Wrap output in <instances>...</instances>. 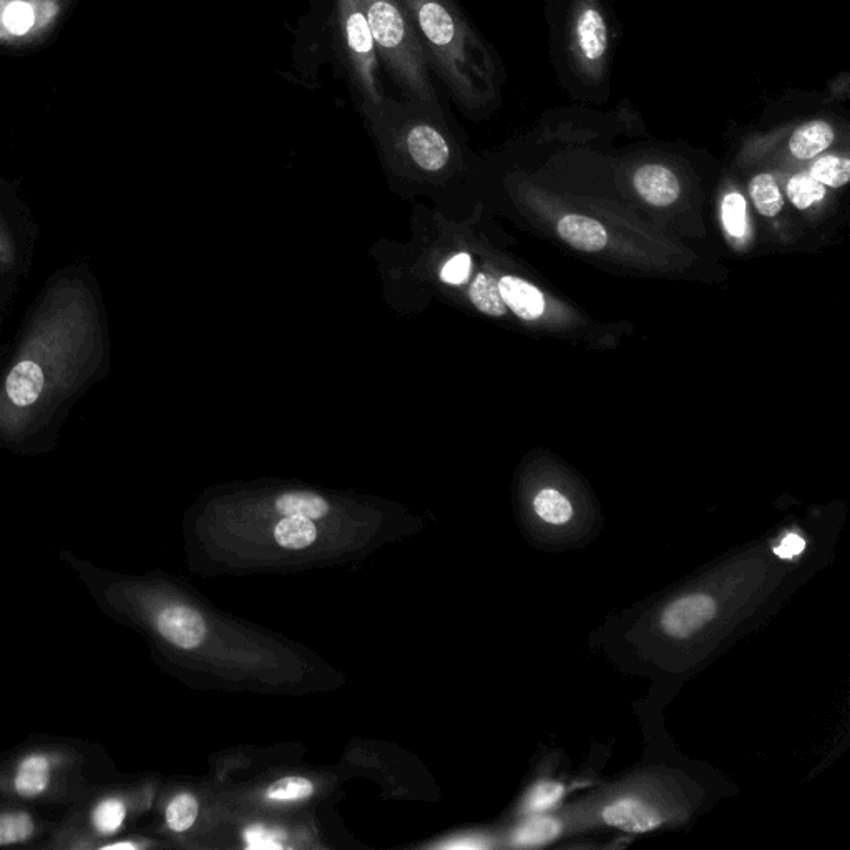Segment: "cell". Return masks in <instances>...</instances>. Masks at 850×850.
<instances>
[{
	"instance_id": "32",
	"label": "cell",
	"mask_w": 850,
	"mask_h": 850,
	"mask_svg": "<svg viewBox=\"0 0 850 850\" xmlns=\"http://www.w3.org/2000/svg\"><path fill=\"white\" fill-rule=\"evenodd\" d=\"M246 841H248L250 847H255V849H279L281 847V844L276 841V837L263 827H253L246 832Z\"/></svg>"
},
{
	"instance_id": "3",
	"label": "cell",
	"mask_w": 850,
	"mask_h": 850,
	"mask_svg": "<svg viewBox=\"0 0 850 850\" xmlns=\"http://www.w3.org/2000/svg\"><path fill=\"white\" fill-rule=\"evenodd\" d=\"M331 34L344 74L361 98L364 112L381 107L386 100L381 64L359 0H333Z\"/></svg>"
},
{
	"instance_id": "13",
	"label": "cell",
	"mask_w": 850,
	"mask_h": 850,
	"mask_svg": "<svg viewBox=\"0 0 850 850\" xmlns=\"http://www.w3.org/2000/svg\"><path fill=\"white\" fill-rule=\"evenodd\" d=\"M577 39L588 60L603 57L608 47V30L603 15L595 9L583 10L577 19Z\"/></svg>"
},
{
	"instance_id": "11",
	"label": "cell",
	"mask_w": 850,
	"mask_h": 850,
	"mask_svg": "<svg viewBox=\"0 0 850 850\" xmlns=\"http://www.w3.org/2000/svg\"><path fill=\"white\" fill-rule=\"evenodd\" d=\"M834 142V128L822 120L806 123L789 138V150L799 160H811L826 152Z\"/></svg>"
},
{
	"instance_id": "25",
	"label": "cell",
	"mask_w": 850,
	"mask_h": 850,
	"mask_svg": "<svg viewBox=\"0 0 850 850\" xmlns=\"http://www.w3.org/2000/svg\"><path fill=\"white\" fill-rule=\"evenodd\" d=\"M196 817H198V801L190 794L176 796L168 806L167 824L171 831H188L195 824Z\"/></svg>"
},
{
	"instance_id": "10",
	"label": "cell",
	"mask_w": 850,
	"mask_h": 850,
	"mask_svg": "<svg viewBox=\"0 0 850 850\" xmlns=\"http://www.w3.org/2000/svg\"><path fill=\"white\" fill-rule=\"evenodd\" d=\"M558 235L575 250L595 253L605 248L608 235L601 223L588 216L568 215L558 221Z\"/></svg>"
},
{
	"instance_id": "16",
	"label": "cell",
	"mask_w": 850,
	"mask_h": 850,
	"mask_svg": "<svg viewBox=\"0 0 850 850\" xmlns=\"http://www.w3.org/2000/svg\"><path fill=\"white\" fill-rule=\"evenodd\" d=\"M469 294L475 308L487 316L499 318L507 313V306L500 294L499 281L494 276L480 273L470 286Z\"/></svg>"
},
{
	"instance_id": "14",
	"label": "cell",
	"mask_w": 850,
	"mask_h": 850,
	"mask_svg": "<svg viewBox=\"0 0 850 850\" xmlns=\"http://www.w3.org/2000/svg\"><path fill=\"white\" fill-rule=\"evenodd\" d=\"M274 538L283 548L303 550L316 542L318 528L311 518L289 515L274 528Z\"/></svg>"
},
{
	"instance_id": "28",
	"label": "cell",
	"mask_w": 850,
	"mask_h": 850,
	"mask_svg": "<svg viewBox=\"0 0 850 850\" xmlns=\"http://www.w3.org/2000/svg\"><path fill=\"white\" fill-rule=\"evenodd\" d=\"M2 20H4L5 29L9 30L10 34H27L35 24L34 9H32V5L17 0V2H12L5 7Z\"/></svg>"
},
{
	"instance_id": "23",
	"label": "cell",
	"mask_w": 850,
	"mask_h": 850,
	"mask_svg": "<svg viewBox=\"0 0 850 850\" xmlns=\"http://www.w3.org/2000/svg\"><path fill=\"white\" fill-rule=\"evenodd\" d=\"M723 225L729 235L743 238L748 233V205L743 195L728 193L721 205Z\"/></svg>"
},
{
	"instance_id": "29",
	"label": "cell",
	"mask_w": 850,
	"mask_h": 850,
	"mask_svg": "<svg viewBox=\"0 0 850 850\" xmlns=\"http://www.w3.org/2000/svg\"><path fill=\"white\" fill-rule=\"evenodd\" d=\"M563 797V787L555 782H543L533 789L528 797L527 809L530 812H543L557 806Z\"/></svg>"
},
{
	"instance_id": "1",
	"label": "cell",
	"mask_w": 850,
	"mask_h": 850,
	"mask_svg": "<svg viewBox=\"0 0 850 850\" xmlns=\"http://www.w3.org/2000/svg\"><path fill=\"white\" fill-rule=\"evenodd\" d=\"M376 45L377 59L412 103L440 113L416 27L402 0H359Z\"/></svg>"
},
{
	"instance_id": "5",
	"label": "cell",
	"mask_w": 850,
	"mask_h": 850,
	"mask_svg": "<svg viewBox=\"0 0 850 850\" xmlns=\"http://www.w3.org/2000/svg\"><path fill=\"white\" fill-rule=\"evenodd\" d=\"M718 613L713 598L693 595L671 603L661 616V626L666 635L673 638H688L708 625Z\"/></svg>"
},
{
	"instance_id": "19",
	"label": "cell",
	"mask_w": 850,
	"mask_h": 850,
	"mask_svg": "<svg viewBox=\"0 0 850 850\" xmlns=\"http://www.w3.org/2000/svg\"><path fill=\"white\" fill-rule=\"evenodd\" d=\"M809 175L814 180L819 181L821 185L841 188V186H846L849 183L850 162L844 157L826 155V157L817 158L816 162L812 163Z\"/></svg>"
},
{
	"instance_id": "30",
	"label": "cell",
	"mask_w": 850,
	"mask_h": 850,
	"mask_svg": "<svg viewBox=\"0 0 850 850\" xmlns=\"http://www.w3.org/2000/svg\"><path fill=\"white\" fill-rule=\"evenodd\" d=\"M472 258L467 253H459L450 258L440 271V278L449 284H464L469 279Z\"/></svg>"
},
{
	"instance_id": "31",
	"label": "cell",
	"mask_w": 850,
	"mask_h": 850,
	"mask_svg": "<svg viewBox=\"0 0 850 850\" xmlns=\"http://www.w3.org/2000/svg\"><path fill=\"white\" fill-rule=\"evenodd\" d=\"M804 548H806L804 538L799 537L797 533H789V535L782 540L781 545L774 548V553H776L779 558L791 560V558L801 555V553L804 552Z\"/></svg>"
},
{
	"instance_id": "2",
	"label": "cell",
	"mask_w": 850,
	"mask_h": 850,
	"mask_svg": "<svg viewBox=\"0 0 850 850\" xmlns=\"http://www.w3.org/2000/svg\"><path fill=\"white\" fill-rule=\"evenodd\" d=\"M435 75L447 84L457 100L474 97L467 69L470 35L452 0H402Z\"/></svg>"
},
{
	"instance_id": "20",
	"label": "cell",
	"mask_w": 850,
	"mask_h": 850,
	"mask_svg": "<svg viewBox=\"0 0 850 850\" xmlns=\"http://www.w3.org/2000/svg\"><path fill=\"white\" fill-rule=\"evenodd\" d=\"M560 829H562V826L555 819H550V817H535V819L525 822L515 832L513 841L518 846H543V844L553 841L560 834Z\"/></svg>"
},
{
	"instance_id": "24",
	"label": "cell",
	"mask_w": 850,
	"mask_h": 850,
	"mask_svg": "<svg viewBox=\"0 0 850 850\" xmlns=\"http://www.w3.org/2000/svg\"><path fill=\"white\" fill-rule=\"evenodd\" d=\"M34 834V821L24 812L0 814V846L19 844Z\"/></svg>"
},
{
	"instance_id": "8",
	"label": "cell",
	"mask_w": 850,
	"mask_h": 850,
	"mask_svg": "<svg viewBox=\"0 0 850 850\" xmlns=\"http://www.w3.org/2000/svg\"><path fill=\"white\" fill-rule=\"evenodd\" d=\"M606 824L618 827L621 831L650 832L661 824V817L655 809L636 799H620L603 811Z\"/></svg>"
},
{
	"instance_id": "9",
	"label": "cell",
	"mask_w": 850,
	"mask_h": 850,
	"mask_svg": "<svg viewBox=\"0 0 850 850\" xmlns=\"http://www.w3.org/2000/svg\"><path fill=\"white\" fill-rule=\"evenodd\" d=\"M499 288L505 306L512 309V313L517 314L518 318L533 321L540 318L545 311V298L540 289L527 283L525 279L504 276L499 281Z\"/></svg>"
},
{
	"instance_id": "22",
	"label": "cell",
	"mask_w": 850,
	"mask_h": 850,
	"mask_svg": "<svg viewBox=\"0 0 850 850\" xmlns=\"http://www.w3.org/2000/svg\"><path fill=\"white\" fill-rule=\"evenodd\" d=\"M787 196L796 208L806 210L826 196V186L814 180L809 173H799L787 183Z\"/></svg>"
},
{
	"instance_id": "4",
	"label": "cell",
	"mask_w": 850,
	"mask_h": 850,
	"mask_svg": "<svg viewBox=\"0 0 850 850\" xmlns=\"http://www.w3.org/2000/svg\"><path fill=\"white\" fill-rule=\"evenodd\" d=\"M401 143L407 157L422 171L444 170L450 160V145L434 122L417 118L401 125Z\"/></svg>"
},
{
	"instance_id": "26",
	"label": "cell",
	"mask_w": 850,
	"mask_h": 850,
	"mask_svg": "<svg viewBox=\"0 0 850 850\" xmlns=\"http://www.w3.org/2000/svg\"><path fill=\"white\" fill-rule=\"evenodd\" d=\"M125 816H127V809L120 799H105L93 811V826L100 834L107 836L122 827Z\"/></svg>"
},
{
	"instance_id": "18",
	"label": "cell",
	"mask_w": 850,
	"mask_h": 850,
	"mask_svg": "<svg viewBox=\"0 0 850 850\" xmlns=\"http://www.w3.org/2000/svg\"><path fill=\"white\" fill-rule=\"evenodd\" d=\"M276 510L283 513L284 517L299 515V517L318 520L329 512V504L323 497L309 492H291L284 494L276 500Z\"/></svg>"
},
{
	"instance_id": "12",
	"label": "cell",
	"mask_w": 850,
	"mask_h": 850,
	"mask_svg": "<svg viewBox=\"0 0 850 850\" xmlns=\"http://www.w3.org/2000/svg\"><path fill=\"white\" fill-rule=\"evenodd\" d=\"M44 387V372L35 362H20L7 377V394L15 406L25 407L39 399Z\"/></svg>"
},
{
	"instance_id": "7",
	"label": "cell",
	"mask_w": 850,
	"mask_h": 850,
	"mask_svg": "<svg viewBox=\"0 0 850 850\" xmlns=\"http://www.w3.org/2000/svg\"><path fill=\"white\" fill-rule=\"evenodd\" d=\"M635 188L653 206H670L680 196L678 176L663 165H645L635 173Z\"/></svg>"
},
{
	"instance_id": "17",
	"label": "cell",
	"mask_w": 850,
	"mask_h": 850,
	"mask_svg": "<svg viewBox=\"0 0 850 850\" xmlns=\"http://www.w3.org/2000/svg\"><path fill=\"white\" fill-rule=\"evenodd\" d=\"M749 195L761 215L774 218L781 213L784 198L774 176L769 173L754 176L749 183Z\"/></svg>"
},
{
	"instance_id": "15",
	"label": "cell",
	"mask_w": 850,
	"mask_h": 850,
	"mask_svg": "<svg viewBox=\"0 0 850 850\" xmlns=\"http://www.w3.org/2000/svg\"><path fill=\"white\" fill-rule=\"evenodd\" d=\"M49 781V761L44 756H32L20 764L14 781L15 791L24 797L39 796L47 789Z\"/></svg>"
},
{
	"instance_id": "27",
	"label": "cell",
	"mask_w": 850,
	"mask_h": 850,
	"mask_svg": "<svg viewBox=\"0 0 850 850\" xmlns=\"http://www.w3.org/2000/svg\"><path fill=\"white\" fill-rule=\"evenodd\" d=\"M314 792L313 782L304 777H284L274 782L268 789L269 799L273 801H299Z\"/></svg>"
},
{
	"instance_id": "33",
	"label": "cell",
	"mask_w": 850,
	"mask_h": 850,
	"mask_svg": "<svg viewBox=\"0 0 850 850\" xmlns=\"http://www.w3.org/2000/svg\"><path fill=\"white\" fill-rule=\"evenodd\" d=\"M133 844H115V846H108V849H132Z\"/></svg>"
},
{
	"instance_id": "6",
	"label": "cell",
	"mask_w": 850,
	"mask_h": 850,
	"mask_svg": "<svg viewBox=\"0 0 850 850\" xmlns=\"http://www.w3.org/2000/svg\"><path fill=\"white\" fill-rule=\"evenodd\" d=\"M158 631L171 645L193 650L203 643L206 623L203 616L188 606H170L158 615Z\"/></svg>"
},
{
	"instance_id": "21",
	"label": "cell",
	"mask_w": 850,
	"mask_h": 850,
	"mask_svg": "<svg viewBox=\"0 0 850 850\" xmlns=\"http://www.w3.org/2000/svg\"><path fill=\"white\" fill-rule=\"evenodd\" d=\"M533 507H535L538 517L547 523H553V525H562V523L568 522L573 515L572 504L568 502L565 495L560 494L557 490H542L535 497Z\"/></svg>"
}]
</instances>
